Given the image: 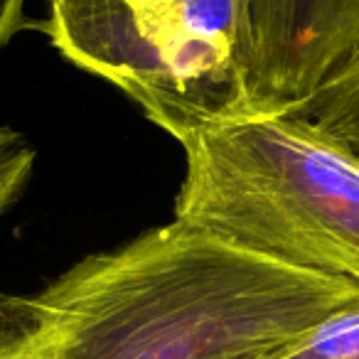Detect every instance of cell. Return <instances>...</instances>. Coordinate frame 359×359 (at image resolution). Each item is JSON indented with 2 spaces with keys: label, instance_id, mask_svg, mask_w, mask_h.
Wrapping results in <instances>:
<instances>
[{
  "label": "cell",
  "instance_id": "obj_1",
  "mask_svg": "<svg viewBox=\"0 0 359 359\" xmlns=\"http://www.w3.org/2000/svg\"><path fill=\"white\" fill-rule=\"evenodd\" d=\"M359 283L172 219L0 295V359H276Z\"/></svg>",
  "mask_w": 359,
  "mask_h": 359
},
{
  "label": "cell",
  "instance_id": "obj_2",
  "mask_svg": "<svg viewBox=\"0 0 359 359\" xmlns=\"http://www.w3.org/2000/svg\"><path fill=\"white\" fill-rule=\"evenodd\" d=\"M182 150L175 219L266 259L359 283V160L308 116L251 114Z\"/></svg>",
  "mask_w": 359,
  "mask_h": 359
},
{
  "label": "cell",
  "instance_id": "obj_3",
  "mask_svg": "<svg viewBox=\"0 0 359 359\" xmlns=\"http://www.w3.org/2000/svg\"><path fill=\"white\" fill-rule=\"evenodd\" d=\"M37 30L180 145L254 114L241 0H57Z\"/></svg>",
  "mask_w": 359,
  "mask_h": 359
},
{
  "label": "cell",
  "instance_id": "obj_4",
  "mask_svg": "<svg viewBox=\"0 0 359 359\" xmlns=\"http://www.w3.org/2000/svg\"><path fill=\"white\" fill-rule=\"evenodd\" d=\"M254 114L298 111L359 55V0H241Z\"/></svg>",
  "mask_w": 359,
  "mask_h": 359
},
{
  "label": "cell",
  "instance_id": "obj_5",
  "mask_svg": "<svg viewBox=\"0 0 359 359\" xmlns=\"http://www.w3.org/2000/svg\"><path fill=\"white\" fill-rule=\"evenodd\" d=\"M298 114L359 160V55L337 72Z\"/></svg>",
  "mask_w": 359,
  "mask_h": 359
},
{
  "label": "cell",
  "instance_id": "obj_6",
  "mask_svg": "<svg viewBox=\"0 0 359 359\" xmlns=\"http://www.w3.org/2000/svg\"><path fill=\"white\" fill-rule=\"evenodd\" d=\"M276 359H359V298L320 320Z\"/></svg>",
  "mask_w": 359,
  "mask_h": 359
},
{
  "label": "cell",
  "instance_id": "obj_7",
  "mask_svg": "<svg viewBox=\"0 0 359 359\" xmlns=\"http://www.w3.org/2000/svg\"><path fill=\"white\" fill-rule=\"evenodd\" d=\"M32 143L11 126H0V219L22 197L35 172Z\"/></svg>",
  "mask_w": 359,
  "mask_h": 359
},
{
  "label": "cell",
  "instance_id": "obj_8",
  "mask_svg": "<svg viewBox=\"0 0 359 359\" xmlns=\"http://www.w3.org/2000/svg\"><path fill=\"white\" fill-rule=\"evenodd\" d=\"M27 0H0V52L25 25Z\"/></svg>",
  "mask_w": 359,
  "mask_h": 359
},
{
  "label": "cell",
  "instance_id": "obj_9",
  "mask_svg": "<svg viewBox=\"0 0 359 359\" xmlns=\"http://www.w3.org/2000/svg\"><path fill=\"white\" fill-rule=\"evenodd\" d=\"M50 3H57V0H47V6H50Z\"/></svg>",
  "mask_w": 359,
  "mask_h": 359
}]
</instances>
